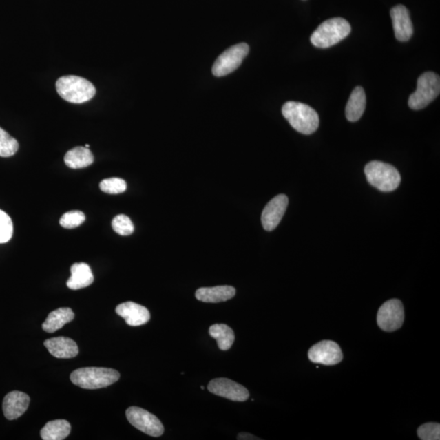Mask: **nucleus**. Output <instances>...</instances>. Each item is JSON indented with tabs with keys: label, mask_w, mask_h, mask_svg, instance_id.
<instances>
[{
	"label": "nucleus",
	"mask_w": 440,
	"mask_h": 440,
	"mask_svg": "<svg viewBox=\"0 0 440 440\" xmlns=\"http://www.w3.org/2000/svg\"><path fill=\"white\" fill-rule=\"evenodd\" d=\"M282 114L291 127L302 134L311 135L318 129V114L308 105L288 101L283 105Z\"/></svg>",
	"instance_id": "nucleus-1"
},
{
	"label": "nucleus",
	"mask_w": 440,
	"mask_h": 440,
	"mask_svg": "<svg viewBox=\"0 0 440 440\" xmlns=\"http://www.w3.org/2000/svg\"><path fill=\"white\" fill-rule=\"evenodd\" d=\"M119 379L120 373L109 368H81L70 375V380L74 385L88 390L107 388Z\"/></svg>",
	"instance_id": "nucleus-2"
},
{
	"label": "nucleus",
	"mask_w": 440,
	"mask_h": 440,
	"mask_svg": "<svg viewBox=\"0 0 440 440\" xmlns=\"http://www.w3.org/2000/svg\"><path fill=\"white\" fill-rule=\"evenodd\" d=\"M56 87L62 99L74 104L85 103L92 100L96 92L90 81L74 75L60 78L56 83Z\"/></svg>",
	"instance_id": "nucleus-3"
},
{
	"label": "nucleus",
	"mask_w": 440,
	"mask_h": 440,
	"mask_svg": "<svg viewBox=\"0 0 440 440\" xmlns=\"http://www.w3.org/2000/svg\"><path fill=\"white\" fill-rule=\"evenodd\" d=\"M350 30L352 28L348 21L335 17L319 25L311 36V42L317 48H330L348 37Z\"/></svg>",
	"instance_id": "nucleus-4"
},
{
	"label": "nucleus",
	"mask_w": 440,
	"mask_h": 440,
	"mask_svg": "<svg viewBox=\"0 0 440 440\" xmlns=\"http://www.w3.org/2000/svg\"><path fill=\"white\" fill-rule=\"evenodd\" d=\"M364 173L368 183L381 192H391L401 184V177L397 168L388 163L370 162L364 168Z\"/></svg>",
	"instance_id": "nucleus-5"
},
{
	"label": "nucleus",
	"mask_w": 440,
	"mask_h": 440,
	"mask_svg": "<svg viewBox=\"0 0 440 440\" xmlns=\"http://www.w3.org/2000/svg\"><path fill=\"white\" fill-rule=\"evenodd\" d=\"M440 92V79L438 74L426 72L421 74L417 80V90L410 95L408 106L413 110L424 109L434 100Z\"/></svg>",
	"instance_id": "nucleus-6"
},
{
	"label": "nucleus",
	"mask_w": 440,
	"mask_h": 440,
	"mask_svg": "<svg viewBox=\"0 0 440 440\" xmlns=\"http://www.w3.org/2000/svg\"><path fill=\"white\" fill-rule=\"evenodd\" d=\"M250 48L247 43H238L227 49L218 57L212 67V73L216 77L226 76L237 70L248 55Z\"/></svg>",
	"instance_id": "nucleus-7"
},
{
	"label": "nucleus",
	"mask_w": 440,
	"mask_h": 440,
	"mask_svg": "<svg viewBox=\"0 0 440 440\" xmlns=\"http://www.w3.org/2000/svg\"><path fill=\"white\" fill-rule=\"evenodd\" d=\"M127 419L136 429L153 437L164 433V426L158 417L139 407H130L126 412Z\"/></svg>",
	"instance_id": "nucleus-8"
},
{
	"label": "nucleus",
	"mask_w": 440,
	"mask_h": 440,
	"mask_svg": "<svg viewBox=\"0 0 440 440\" xmlns=\"http://www.w3.org/2000/svg\"><path fill=\"white\" fill-rule=\"evenodd\" d=\"M404 321V305L399 300H390L386 302L377 312V324L381 330L386 332L399 330L403 326Z\"/></svg>",
	"instance_id": "nucleus-9"
},
{
	"label": "nucleus",
	"mask_w": 440,
	"mask_h": 440,
	"mask_svg": "<svg viewBox=\"0 0 440 440\" xmlns=\"http://www.w3.org/2000/svg\"><path fill=\"white\" fill-rule=\"evenodd\" d=\"M311 362L323 366H335L344 358L339 344L335 342L324 340L311 348L308 352Z\"/></svg>",
	"instance_id": "nucleus-10"
},
{
	"label": "nucleus",
	"mask_w": 440,
	"mask_h": 440,
	"mask_svg": "<svg viewBox=\"0 0 440 440\" xmlns=\"http://www.w3.org/2000/svg\"><path fill=\"white\" fill-rule=\"evenodd\" d=\"M207 388L211 393L233 401L244 402L250 397L248 390L242 385L224 377L211 381Z\"/></svg>",
	"instance_id": "nucleus-11"
},
{
	"label": "nucleus",
	"mask_w": 440,
	"mask_h": 440,
	"mask_svg": "<svg viewBox=\"0 0 440 440\" xmlns=\"http://www.w3.org/2000/svg\"><path fill=\"white\" fill-rule=\"evenodd\" d=\"M289 200L286 195L280 194L268 203L262 214L261 220L266 231L274 230L286 213Z\"/></svg>",
	"instance_id": "nucleus-12"
},
{
	"label": "nucleus",
	"mask_w": 440,
	"mask_h": 440,
	"mask_svg": "<svg viewBox=\"0 0 440 440\" xmlns=\"http://www.w3.org/2000/svg\"><path fill=\"white\" fill-rule=\"evenodd\" d=\"M395 38L399 41L406 42L410 40L413 33L412 23L410 12L406 7L397 6L390 10Z\"/></svg>",
	"instance_id": "nucleus-13"
},
{
	"label": "nucleus",
	"mask_w": 440,
	"mask_h": 440,
	"mask_svg": "<svg viewBox=\"0 0 440 440\" xmlns=\"http://www.w3.org/2000/svg\"><path fill=\"white\" fill-rule=\"evenodd\" d=\"M30 399L28 394L21 391H12L3 399V411L8 420H15L24 415L30 406Z\"/></svg>",
	"instance_id": "nucleus-14"
},
{
	"label": "nucleus",
	"mask_w": 440,
	"mask_h": 440,
	"mask_svg": "<svg viewBox=\"0 0 440 440\" xmlns=\"http://www.w3.org/2000/svg\"><path fill=\"white\" fill-rule=\"evenodd\" d=\"M116 313L125 319L126 323L130 326H143L149 322L150 313L145 306L126 302L117 306Z\"/></svg>",
	"instance_id": "nucleus-15"
},
{
	"label": "nucleus",
	"mask_w": 440,
	"mask_h": 440,
	"mask_svg": "<svg viewBox=\"0 0 440 440\" xmlns=\"http://www.w3.org/2000/svg\"><path fill=\"white\" fill-rule=\"evenodd\" d=\"M44 346L53 357L59 359H71L77 357L78 348L76 342L70 337H52L44 342Z\"/></svg>",
	"instance_id": "nucleus-16"
},
{
	"label": "nucleus",
	"mask_w": 440,
	"mask_h": 440,
	"mask_svg": "<svg viewBox=\"0 0 440 440\" xmlns=\"http://www.w3.org/2000/svg\"><path fill=\"white\" fill-rule=\"evenodd\" d=\"M235 295V288L229 286L200 288L195 293L198 300L212 304L228 301Z\"/></svg>",
	"instance_id": "nucleus-17"
},
{
	"label": "nucleus",
	"mask_w": 440,
	"mask_h": 440,
	"mask_svg": "<svg viewBox=\"0 0 440 440\" xmlns=\"http://www.w3.org/2000/svg\"><path fill=\"white\" fill-rule=\"evenodd\" d=\"M71 277L68 280L67 286L71 290H80L86 288L94 282V277L90 266L85 263L74 264L71 266Z\"/></svg>",
	"instance_id": "nucleus-18"
},
{
	"label": "nucleus",
	"mask_w": 440,
	"mask_h": 440,
	"mask_svg": "<svg viewBox=\"0 0 440 440\" xmlns=\"http://www.w3.org/2000/svg\"><path fill=\"white\" fill-rule=\"evenodd\" d=\"M366 96L363 87H357L350 94L346 106V117L350 122H357L366 110Z\"/></svg>",
	"instance_id": "nucleus-19"
},
{
	"label": "nucleus",
	"mask_w": 440,
	"mask_h": 440,
	"mask_svg": "<svg viewBox=\"0 0 440 440\" xmlns=\"http://www.w3.org/2000/svg\"><path fill=\"white\" fill-rule=\"evenodd\" d=\"M74 318V313L72 309L69 308L56 309L49 313L46 321L43 324V330L47 333H54L60 330L65 324L72 322Z\"/></svg>",
	"instance_id": "nucleus-20"
},
{
	"label": "nucleus",
	"mask_w": 440,
	"mask_h": 440,
	"mask_svg": "<svg viewBox=\"0 0 440 440\" xmlns=\"http://www.w3.org/2000/svg\"><path fill=\"white\" fill-rule=\"evenodd\" d=\"M65 163L71 169L85 168L94 163V156L86 147H75L66 153Z\"/></svg>",
	"instance_id": "nucleus-21"
},
{
	"label": "nucleus",
	"mask_w": 440,
	"mask_h": 440,
	"mask_svg": "<svg viewBox=\"0 0 440 440\" xmlns=\"http://www.w3.org/2000/svg\"><path fill=\"white\" fill-rule=\"evenodd\" d=\"M70 431V422L59 419L48 421L41 430L40 435L43 440H63L69 437Z\"/></svg>",
	"instance_id": "nucleus-22"
},
{
	"label": "nucleus",
	"mask_w": 440,
	"mask_h": 440,
	"mask_svg": "<svg viewBox=\"0 0 440 440\" xmlns=\"http://www.w3.org/2000/svg\"><path fill=\"white\" fill-rule=\"evenodd\" d=\"M209 333L217 341L218 346L221 350H228L235 341L234 332L229 326L224 324H213L209 328Z\"/></svg>",
	"instance_id": "nucleus-23"
},
{
	"label": "nucleus",
	"mask_w": 440,
	"mask_h": 440,
	"mask_svg": "<svg viewBox=\"0 0 440 440\" xmlns=\"http://www.w3.org/2000/svg\"><path fill=\"white\" fill-rule=\"evenodd\" d=\"M19 149V142L0 127V157L13 156Z\"/></svg>",
	"instance_id": "nucleus-24"
},
{
	"label": "nucleus",
	"mask_w": 440,
	"mask_h": 440,
	"mask_svg": "<svg viewBox=\"0 0 440 440\" xmlns=\"http://www.w3.org/2000/svg\"><path fill=\"white\" fill-rule=\"evenodd\" d=\"M100 189L102 192L108 194L123 193L127 190V183L120 178H109L101 182Z\"/></svg>",
	"instance_id": "nucleus-25"
},
{
	"label": "nucleus",
	"mask_w": 440,
	"mask_h": 440,
	"mask_svg": "<svg viewBox=\"0 0 440 440\" xmlns=\"http://www.w3.org/2000/svg\"><path fill=\"white\" fill-rule=\"evenodd\" d=\"M112 228L115 233L121 235H129L134 233V224L130 218L125 215H118L112 221Z\"/></svg>",
	"instance_id": "nucleus-26"
},
{
	"label": "nucleus",
	"mask_w": 440,
	"mask_h": 440,
	"mask_svg": "<svg viewBox=\"0 0 440 440\" xmlns=\"http://www.w3.org/2000/svg\"><path fill=\"white\" fill-rule=\"evenodd\" d=\"M86 217L82 211H72L65 213L61 218L60 224L65 229H75L85 221Z\"/></svg>",
	"instance_id": "nucleus-27"
},
{
	"label": "nucleus",
	"mask_w": 440,
	"mask_h": 440,
	"mask_svg": "<svg viewBox=\"0 0 440 440\" xmlns=\"http://www.w3.org/2000/svg\"><path fill=\"white\" fill-rule=\"evenodd\" d=\"M13 234L11 218L0 210V244L10 242Z\"/></svg>",
	"instance_id": "nucleus-28"
},
{
	"label": "nucleus",
	"mask_w": 440,
	"mask_h": 440,
	"mask_svg": "<svg viewBox=\"0 0 440 440\" xmlns=\"http://www.w3.org/2000/svg\"><path fill=\"white\" fill-rule=\"evenodd\" d=\"M417 435L422 440H439L440 439V425L435 422L421 425L417 430Z\"/></svg>",
	"instance_id": "nucleus-29"
},
{
	"label": "nucleus",
	"mask_w": 440,
	"mask_h": 440,
	"mask_svg": "<svg viewBox=\"0 0 440 440\" xmlns=\"http://www.w3.org/2000/svg\"><path fill=\"white\" fill-rule=\"evenodd\" d=\"M238 439L241 440H254V439H260V438H257L255 435L249 434V433H241L238 434Z\"/></svg>",
	"instance_id": "nucleus-30"
},
{
	"label": "nucleus",
	"mask_w": 440,
	"mask_h": 440,
	"mask_svg": "<svg viewBox=\"0 0 440 440\" xmlns=\"http://www.w3.org/2000/svg\"><path fill=\"white\" fill-rule=\"evenodd\" d=\"M85 147H86V148H88V149H89V147H90V145H86V146H85Z\"/></svg>",
	"instance_id": "nucleus-31"
}]
</instances>
